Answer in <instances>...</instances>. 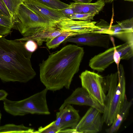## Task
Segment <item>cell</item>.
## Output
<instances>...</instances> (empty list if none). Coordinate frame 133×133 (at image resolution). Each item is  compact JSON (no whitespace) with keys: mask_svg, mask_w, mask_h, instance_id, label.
<instances>
[{"mask_svg":"<svg viewBox=\"0 0 133 133\" xmlns=\"http://www.w3.org/2000/svg\"><path fill=\"white\" fill-rule=\"evenodd\" d=\"M103 86L106 95L102 122L110 126L119 112L125 98L126 81L123 65H119V71L103 77Z\"/></svg>","mask_w":133,"mask_h":133,"instance_id":"cell-3","label":"cell"},{"mask_svg":"<svg viewBox=\"0 0 133 133\" xmlns=\"http://www.w3.org/2000/svg\"><path fill=\"white\" fill-rule=\"evenodd\" d=\"M124 0L125 1H130V2H133V0Z\"/></svg>","mask_w":133,"mask_h":133,"instance_id":"cell-35","label":"cell"},{"mask_svg":"<svg viewBox=\"0 0 133 133\" xmlns=\"http://www.w3.org/2000/svg\"><path fill=\"white\" fill-rule=\"evenodd\" d=\"M95 15L91 13H75L71 15L69 18L73 20L89 21L94 20V18Z\"/></svg>","mask_w":133,"mask_h":133,"instance_id":"cell-24","label":"cell"},{"mask_svg":"<svg viewBox=\"0 0 133 133\" xmlns=\"http://www.w3.org/2000/svg\"><path fill=\"white\" fill-rule=\"evenodd\" d=\"M79 112L71 105L69 104L56 112V116L60 119L59 132L61 130L68 128H76L80 119Z\"/></svg>","mask_w":133,"mask_h":133,"instance_id":"cell-13","label":"cell"},{"mask_svg":"<svg viewBox=\"0 0 133 133\" xmlns=\"http://www.w3.org/2000/svg\"><path fill=\"white\" fill-rule=\"evenodd\" d=\"M114 48H111L103 52L96 55L89 61V65L92 69L102 72L114 62L113 54Z\"/></svg>","mask_w":133,"mask_h":133,"instance_id":"cell-15","label":"cell"},{"mask_svg":"<svg viewBox=\"0 0 133 133\" xmlns=\"http://www.w3.org/2000/svg\"><path fill=\"white\" fill-rule=\"evenodd\" d=\"M13 29L18 30L25 37L35 30L54 25L33 12L23 2L19 5L17 14L12 17Z\"/></svg>","mask_w":133,"mask_h":133,"instance_id":"cell-5","label":"cell"},{"mask_svg":"<svg viewBox=\"0 0 133 133\" xmlns=\"http://www.w3.org/2000/svg\"><path fill=\"white\" fill-rule=\"evenodd\" d=\"M0 15L12 18L11 14L3 0H0Z\"/></svg>","mask_w":133,"mask_h":133,"instance_id":"cell-29","label":"cell"},{"mask_svg":"<svg viewBox=\"0 0 133 133\" xmlns=\"http://www.w3.org/2000/svg\"><path fill=\"white\" fill-rule=\"evenodd\" d=\"M60 10L66 18H68L71 15L75 13L73 9L70 5L69 7Z\"/></svg>","mask_w":133,"mask_h":133,"instance_id":"cell-30","label":"cell"},{"mask_svg":"<svg viewBox=\"0 0 133 133\" xmlns=\"http://www.w3.org/2000/svg\"><path fill=\"white\" fill-rule=\"evenodd\" d=\"M36 131L32 128L25 126L23 124L16 125L9 124L0 126V133H35Z\"/></svg>","mask_w":133,"mask_h":133,"instance_id":"cell-18","label":"cell"},{"mask_svg":"<svg viewBox=\"0 0 133 133\" xmlns=\"http://www.w3.org/2000/svg\"><path fill=\"white\" fill-rule=\"evenodd\" d=\"M41 3L52 9L61 10L69 7V5L60 0H37Z\"/></svg>","mask_w":133,"mask_h":133,"instance_id":"cell-21","label":"cell"},{"mask_svg":"<svg viewBox=\"0 0 133 133\" xmlns=\"http://www.w3.org/2000/svg\"><path fill=\"white\" fill-rule=\"evenodd\" d=\"M69 104L89 106L96 108L102 114L104 111V107L94 99L82 87L76 88L64 101L59 110Z\"/></svg>","mask_w":133,"mask_h":133,"instance_id":"cell-10","label":"cell"},{"mask_svg":"<svg viewBox=\"0 0 133 133\" xmlns=\"http://www.w3.org/2000/svg\"><path fill=\"white\" fill-rule=\"evenodd\" d=\"M9 10L12 18L17 13L19 6L23 2L22 0H3Z\"/></svg>","mask_w":133,"mask_h":133,"instance_id":"cell-22","label":"cell"},{"mask_svg":"<svg viewBox=\"0 0 133 133\" xmlns=\"http://www.w3.org/2000/svg\"><path fill=\"white\" fill-rule=\"evenodd\" d=\"M132 104V99L128 101L126 98L116 118L110 127L105 130L107 133H115L119 129L123 121L127 118Z\"/></svg>","mask_w":133,"mask_h":133,"instance_id":"cell-17","label":"cell"},{"mask_svg":"<svg viewBox=\"0 0 133 133\" xmlns=\"http://www.w3.org/2000/svg\"><path fill=\"white\" fill-rule=\"evenodd\" d=\"M25 0H22V1H23H23H24Z\"/></svg>","mask_w":133,"mask_h":133,"instance_id":"cell-36","label":"cell"},{"mask_svg":"<svg viewBox=\"0 0 133 133\" xmlns=\"http://www.w3.org/2000/svg\"><path fill=\"white\" fill-rule=\"evenodd\" d=\"M75 13H91L95 15L99 14L103 8L105 3L102 0H98L94 3L81 4L71 3L70 4Z\"/></svg>","mask_w":133,"mask_h":133,"instance_id":"cell-16","label":"cell"},{"mask_svg":"<svg viewBox=\"0 0 133 133\" xmlns=\"http://www.w3.org/2000/svg\"><path fill=\"white\" fill-rule=\"evenodd\" d=\"M79 77L82 87L94 99L104 107L106 95L103 86V77L86 70L81 73Z\"/></svg>","mask_w":133,"mask_h":133,"instance_id":"cell-6","label":"cell"},{"mask_svg":"<svg viewBox=\"0 0 133 133\" xmlns=\"http://www.w3.org/2000/svg\"><path fill=\"white\" fill-rule=\"evenodd\" d=\"M111 41L112 42L114 48L113 54V58L114 62L116 64L118 69V72L119 71V63L121 60L120 56L117 51L116 50L114 43V39L112 37L111 38Z\"/></svg>","mask_w":133,"mask_h":133,"instance_id":"cell-28","label":"cell"},{"mask_svg":"<svg viewBox=\"0 0 133 133\" xmlns=\"http://www.w3.org/2000/svg\"><path fill=\"white\" fill-rule=\"evenodd\" d=\"M109 35L89 33L78 35L69 37L63 43L71 42L79 45H87L108 48L110 45L111 37Z\"/></svg>","mask_w":133,"mask_h":133,"instance_id":"cell-9","label":"cell"},{"mask_svg":"<svg viewBox=\"0 0 133 133\" xmlns=\"http://www.w3.org/2000/svg\"><path fill=\"white\" fill-rule=\"evenodd\" d=\"M100 21L96 24L99 28L96 33L109 35L110 24L103 19H100Z\"/></svg>","mask_w":133,"mask_h":133,"instance_id":"cell-25","label":"cell"},{"mask_svg":"<svg viewBox=\"0 0 133 133\" xmlns=\"http://www.w3.org/2000/svg\"><path fill=\"white\" fill-rule=\"evenodd\" d=\"M83 48L70 44L50 55L39 64L41 81L48 90L69 89L83 58Z\"/></svg>","mask_w":133,"mask_h":133,"instance_id":"cell-1","label":"cell"},{"mask_svg":"<svg viewBox=\"0 0 133 133\" xmlns=\"http://www.w3.org/2000/svg\"><path fill=\"white\" fill-rule=\"evenodd\" d=\"M99 111L90 107L80 119L75 128L79 133H97L103 124Z\"/></svg>","mask_w":133,"mask_h":133,"instance_id":"cell-8","label":"cell"},{"mask_svg":"<svg viewBox=\"0 0 133 133\" xmlns=\"http://www.w3.org/2000/svg\"><path fill=\"white\" fill-rule=\"evenodd\" d=\"M97 23L91 21L75 20L66 18L56 23V27L62 32L72 33L76 36L87 33H96L99 28L96 25Z\"/></svg>","mask_w":133,"mask_h":133,"instance_id":"cell-7","label":"cell"},{"mask_svg":"<svg viewBox=\"0 0 133 133\" xmlns=\"http://www.w3.org/2000/svg\"><path fill=\"white\" fill-rule=\"evenodd\" d=\"M2 114L1 113V111H0V122H1V121L2 118Z\"/></svg>","mask_w":133,"mask_h":133,"instance_id":"cell-34","label":"cell"},{"mask_svg":"<svg viewBox=\"0 0 133 133\" xmlns=\"http://www.w3.org/2000/svg\"><path fill=\"white\" fill-rule=\"evenodd\" d=\"M63 32L55 26L44 27L35 30L28 36L17 39L24 41L32 40L35 41L38 45L40 46L43 42H46L49 41Z\"/></svg>","mask_w":133,"mask_h":133,"instance_id":"cell-14","label":"cell"},{"mask_svg":"<svg viewBox=\"0 0 133 133\" xmlns=\"http://www.w3.org/2000/svg\"><path fill=\"white\" fill-rule=\"evenodd\" d=\"M8 95V93L5 90H0V101H3L6 98Z\"/></svg>","mask_w":133,"mask_h":133,"instance_id":"cell-31","label":"cell"},{"mask_svg":"<svg viewBox=\"0 0 133 133\" xmlns=\"http://www.w3.org/2000/svg\"><path fill=\"white\" fill-rule=\"evenodd\" d=\"M75 36L72 33L63 32L60 35L46 42L45 44L49 49H54L58 47L66 39L69 37Z\"/></svg>","mask_w":133,"mask_h":133,"instance_id":"cell-20","label":"cell"},{"mask_svg":"<svg viewBox=\"0 0 133 133\" xmlns=\"http://www.w3.org/2000/svg\"><path fill=\"white\" fill-rule=\"evenodd\" d=\"M0 25L11 29L13 27L12 18L0 15Z\"/></svg>","mask_w":133,"mask_h":133,"instance_id":"cell-26","label":"cell"},{"mask_svg":"<svg viewBox=\"0 0 133 133\" xmlns=\"http://www.w3.org/2000/svg\"><path fill=\"white\" fill-rule=\"evenodd\" d=\"M37 45L35 41L29 40L25 41L24 45L25 48L28 51L33 53L37 49Z\"/></svg>","mask_w":133,"mask_h":133,"instance_id":"cell-27","label":"cell"},{"mask_svg":"<svg viewBox=\"0 0 133 133\" xmlns=\"http://www.w3.org/2000/svg\"><path fill=\"white\" fill-rule=\"evenodd\" d=\"M105 3H111L115 0H102Z\"/></svg>","mask_w":133,"mask_h":133,"instance_id":"cell-33","label":"cell"},{"mask_svg":"<svg viewBox=\"0 0 133 133\" xmlns=\"http://www.w3.org/2000/svg\"><path fill=\"white\" fill-rule=\"evenodd\" d=\"M48 90L45 88L19 101H12L6 98L3 101L4 108L6 112L14 116H23L29 114L49 115L50 112L46 99Z\"/></svg>","mask_w":133,"mask_h":133,"instance_id":"cell-4","label":"cell"},{"mask_svg":"<svg viewBox=\"0 0 133 133\" xmlns=\"http://www.w3.org/2000/svg\"><path fill=\"white\" fill-rule=\"evenodd\" d=\"M110 24L109 35L125 42H133V18Z\"/></svg>","mask_w":133,"mask_h":133,"instance_id":"cell-12","label":"cell"},{"mask_svg":"<svg viewBox=\"0 0 133 133\" xmlns=\"http://www.w3.org/2000/svg\"><path fill=\"white\" fill-rule=\"evenodd\" d=\"M59 132V130L56 126L54 121L45 127H40L38 130L36 131L35 133H55Z\"/></svg>","mask_w":133,"mask_h":133,"instance_id":"cell-23","label":"cell"},{"mask_svg":"<svg viewBox=\"0 0 133 133\" xmlns=\"http://www.w3.org/2000/svg\"><path fill=\"white\" fill-rule=\"evenodd\" d=\"M23 3L33 12L56 25L58 22L67 18L60 10L49 8L37 0H25Z\"/></svg>","mask_w":133,"mask_h":133,"instance_id":"cell-11","label":"cell"},{"mask_svg":"<svg viewBox=\"0 0 133 133\" xmlns=\"http://www.w3.org/2000/svg\"><path fill=\"white\" fill-rule=\"evenodd\" d=\"M5 36L0 35V79L3 82L26 83L36 74L31 62L33 53L25 48V41Z\"/></svg>","mask_w":133,"mask_h":133,"instance_id":"cell-2","label":"cell"},{"mask_svg":"<svg viewBox=\"0 0 133 133\" xmlns=\"http://www.w3.org/2000/svg\"><path fill=\"white\" fill-rule=\"evenodd\" d=\"M75 3L81 4H87L90 3L93 0H72Z\"/></svg>","mask_w":133,"mask_h":133,"instance_id":"cell-32","label":"cell"},{"mask_svg":"<svg viewBox=\"0 0 133 133\" xmlns=\"http://www.w3.org/2000/svg\"><path fill=\"white\" fill-rule=\"evenodd\" d=\"M121 59L129 60L133 56V42H127L116 46Z\"/></svg>","mask_w":133,"mask_h":133,"instance_id":"cell-19","label":"cell"}]
</instances>
